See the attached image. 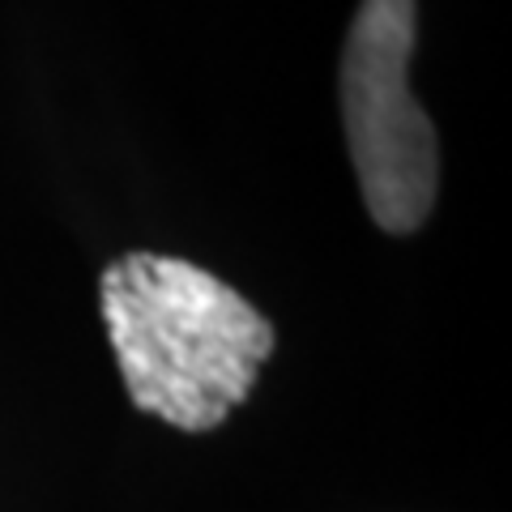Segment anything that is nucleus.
I'll return each instance as SVG.
<instances>
[{"instance_id": "1", "label": "nucleus", "mask_w": 512, "mask_h": 512, "mask_svg": "<svg viewBox=\"0 0 512 512\" xmlns=\"http://www.w3.org/2000/svg\"><path fill=\"white\" fill-rule=\"evenodd\" d=\"M99 303L133 406L180 431L222 427L274 355V325L235 286L180 256L111 261Z\"/></svg>"}, {"instance_id": "2", "label": "nucleus", "mask_w": 512, "mask_h": 512, "mask_svg": "<svg viewBox=\"0 0 512 512\" xmlns=\"http://www.w3.org/2000/svg\"><path fill=\"white\" fill-rule=\"evenodd\" d=\"M419 5L363 0L342 52V124L367 214L380 231H419L440 184V146L410 94V52Z\"/></svg>"}]
</instances>
